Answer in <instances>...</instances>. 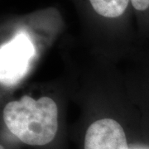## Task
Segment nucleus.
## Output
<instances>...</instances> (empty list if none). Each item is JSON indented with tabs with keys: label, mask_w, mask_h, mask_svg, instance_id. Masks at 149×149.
<instances>
[{
	"label": "nucleus",
	"mask_w": 149,
	"mask_h": 149,
	"mask_svg": "<svg viewBox=\"0 0 149 149\" xmlns=\"http://www.w3.org/2000/svg\"><path fill=\"white\" fill-rule=\"evenodd\" d=\"M85 149H129L123 127L112 118L91 123L85 137Z\"/></svg>",
	"instance_id": "nucleus-3"
},
{
	"label": "nucleus",
	"mask_w": 149,
	"mask_h": 149,
	"mask_svg": "<svg viewBox=\"0 0 149 149\" xmlns=\"http://www.w3.org/2000/svg\"><path fill=\"white\" fill-rule=\"evenodd\" d=\"M136 10L144 12L149 8V0H130Z\"/></svg>",
	"instance_id": "nucleus-5"
},
{
	"label": "nucleus",
	"mask_w": 149,
	"mask_h": 149,
	"mask_svg": "<svg viewBox=\"0 0 149 149\" xmlns=\"http://www.w3.org/2000/svg\"><path fill=\"white\" fill-rule=\"evenodd\" d=\"M8 129L23 143L43 146L51 143L58 129V109L49 97L34 100L24 95L3 109Z\"/></svg>",
	"instance_id": "nucleus-1"
},
{
	"label": "nucleus",
	"mask_w": 149,
	"mask_h": 149,
	"mask_svg": "<svg viewBox=\"0 0 149 149\" xmlns=\"http://www.w3.org/2000/svg\"><path fill=\"white\" fill-rule=\"evenodd\" d=\"M34 55L32 42L24 34H19L1 47V82L10 85L20 80Z\"/></svg>",
	"instance_id": "nucleus-2"
},
{
	"label": "nucleus",
	"mask_w": 149,
	"mask_h": 149,
	"mask_svg": "<svg viewBox=\"0 0 149 149\" xmlns=\"http://www.w3.org/2000/svg\"><path fill=\"white\" fill-rule=\"evenodd\" d=\"M90 2L98 14L105 17L115 18L125 12L129 0H90Z\"/></svg>",
	"instance_id": "nucleus-4"
},
{
	"label": "nucleus",
	"mask_w": 149,
	"mask_h": 149,
	"mask_svg": "<svg viewBox=\"0 0 149 149\" xmlns=\"http://www.w3.org/2000/svg\"><path fill=\"white\" fill-rule=\"evenodd\" d=\"M0 149H3V146H1V148H0Z\"/></svg>",
	"instance_id": "nucleus-6"
}]
</instances>
